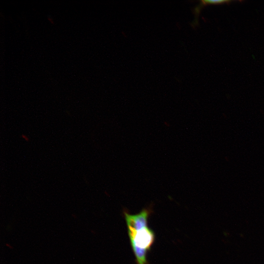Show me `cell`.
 <instances>
[{"label": "cell", "mask_w": 264, "mask_h": 264, "mask_svg": "<svg viewBox=\"0 0 264 264\" xmlns=\"http://www.w3.org/2000/svg\"><path fill=\"white\" fill-rule=\"evenodd\" d=\"M227 1L226 0H204L202 2L204 4H219Z\"/></svg>", "instance_id": "obj_2"}, {"label": "cell", "mask_w": 264, "mask_h": 264, "mask_svg": "<svg viewBox=\"0 0 264 264\" xmlns=\"http://www.w3.org/2000/svg\"><path fill=\"white\" fill-rule=\"evenodd\" d=\"M22 137L24 139H25L26 140H28V138L26 136H25L24 135H22Z\"/></svg>", "instance_id": "obj_3"}, {"label": "cell", "mask_w": 264, "mask_h": 264, "mask_svg": "<svg viewBox=\"0 0 264 264\" xmlns=\"http://www.w3.org/2000/svg\"><path fill=\"white\" fill-rule=\"evenodd\" d=\"M151 212L148 208H144L139 213L133 215L126 211L124 212L128 235L137 264H148L147 253L154 240V233L147 225Z\"/></svg>", "instance_id": "obj_1"}]
</instances>
